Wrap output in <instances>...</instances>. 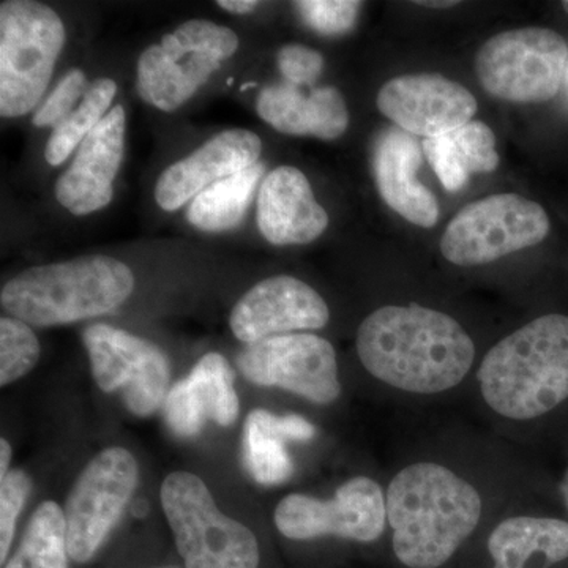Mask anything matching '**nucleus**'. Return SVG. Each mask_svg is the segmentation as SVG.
I'll list each match as a JSON object with an SVG mask.
<instances>
[{
  "instance_id": "obj_33",
  "label": "nucleus",
  "mask_w": 568,
  "mask_h": 568,
  "mask_svg": "<svg viewBox=\"0 0 568 568\" xmlns=\"http://www.w3.org/2000/svg\"><path fill=\"white\" fill-rule=\"evenodd\" d=\"M219 7L223 10L231 11V13L246 14L252 13L260 7V2L256 0H220Z\"/></svg>"
},
{
  "instance_id": "obj_29",
  "label": "nucleus",
  "mask_w": 568,
  "mask_h": 568,
  "mask_svg": "<svg viewBox=\"0 0 568 568\" xmlns=\"http://www.w3.org/2000/svg\"><path fill=\"white\" fill-rule=\"evenodd\" d=\"M294 6L308 28L321 36L335 37L354 28L362 3L349 0H306L295 2Z\"/></svg>"
},
{
  "instance_id": "obj_30",
  "label": "nucleus",
  "mask_w": 568,
  "mask_h": 568,
  "mask_svg": "<svg viewBox=\"0 0 568 568\" xmlns=\"http://www.w3.org/2000/svg\"><path fill=\"white\" fill-rule=\"evenodd\" d=\"M32 491V481L22 470H10L6 477L0 478V562H6L18 517Z\"/></svg>"
},
{
  "instance_id": "obj_15",
  "label": "nucleus",
  "mask_w": 568,
  "mask_h": 568,
  "mask_svg": "<svg viewBox=\"0 0 568 568\" xmlns=\"http://www.w3.org/2000/svg\"><path fill=\"white\" fill-rule=\"evenodd\" d=\"M125 125L121 104L111 108L55 182V197L73 215H89L111 203L112 183L122 163Z\"/></svg>"
},
{
  "instance_id": "obj_9",
  "label": "nucleus",
  "mask_w": 568,
  "mask_h": 568,
  "mask_svg": "<svg viewBox=\"0 0 568 568\" xmlns=\"http://www.w3.org/2000/svg\"><path fill=\"white\" fill-rule=\"evenodd\" d=\"M136 485L138 463L125 448H106L84 467L63 508L71 560L84 564L97 555Z\"/></svg>"
},
{
  "instance_id": "obj_1",
  "label": "nucleus",
  "mask_w": 568,
  "mask_h": 568,
  "mask_svg": "<svg viewBox=\"0 0 568 568\" xmlns=\"http://www.w3.org/2000/svg\"><path fill=\"white\" fill-rule=\"evenodd\" d=\"M355 347L369 375L417 395L457 387L476 358L473 338L458 321L417 304L383 306L366 316Z\"/></svg>"
},
{
  "instance_id": "obj_39",
  "label": "nucleus",
  "mask_w": 568,
  "mask_h": 568,
  "mask_svg": "<svg viewBox=\"0 0 568 568\" xmlns=\"http://www.w3.org/2000/svg\"><path fill=\"white\" fill-rule=\"evenodd\" d=\"M163 568H179V567H163Z\"/></svg>"
},
{
  "instance_id": "obj_12",
  "label": "nucleus",
  "mask_w": 568,
  "mask_h": 568,
  "mask_svg": "<svg viewBox=\"0 0 568 568\" xmlns=\"http://www.w3.org/2000/svg\"><path fill=\"white\" fill-rule=\"evenodd\" d=\"M237 366L256 386L283 388L316 405H331L342 394L334 346L317 335L261 339L239 354Z\"/></svg>"
},
{
  "instance_id": "obj_21",
  "label": "nucleus",
  "mask_w": 568,
  "mask_h": 568,
  "mask_svg": "<svg viewBox=\"0 0 568 568\" xmlns=\"http://www.w3.org/2000/svg\"><path fill=\"white\" fill-rule=\"evenodd\" d=\"M222 62L211 55L183 50L173 32L152 44L138 61L136 89L145 103L171 112L203 88Z\"/></svg>"
},
{
  "instance_id": "obj_26",
  "label": "nucleus",
  "mask_w": 568,
  "mask_h": 568,
  "mask_svg": "<svg viewBox=\"0 0 568 568\" xmlns=\"http://www.w3.org/2000/svg\"><path fill=\"white\" fill-rule=\"evenodd\" d=\"M115 92H118V84L108 78L97 80L89 85L80 108L71 112L61 125L55 126L48 140L44 159L51 166H59L65 162L70 153L80 148L81 142L103 121L104 115L110 112L108 108L111 106Z\"/></svg>"
},
{
  "instance_id": "obj_22",
  "label": "nucleus",
  "mask_w": 568,
  "mask_h": 568,
  "mask_svg": "<svg viewBox=\"0 0 568 568\" xmlns=\"http://www.w3.org/2000/svg\"><path fill=\"white\" fill-rule=\"evenodd\" d=\"M493 568H549L568 559V523L556 518L511 517L493 529Z\"/></svg>"
},
{
  "instance_id": "obj_18",
  "label": "nucleus",
  "mask_w": 568,
  "mask_h": 568,
  "mask_svg": "<svg viewBox=\"0 0 568 568\" xmlns=\"http://www.w3.org/2000/svg\"><path fill=\"white\" fill-rule=\"evenodd\" d=\"M257 226L276 246L315 242L328 226L308 179L293 166H280L264 179L257 201Z\"/></svg>"
},
{
  "instance_id": "obj_10",
  "label": "nucleus",
  "mask_w": 568,
  "mask_h": 568,
  "mask_svg": "<svg viewBox=\"0 0 568 568\" xmlns=\"http://www.w3.org/2000/svg\"><path fill=\"white\" fill-rule=\"evenodd\" d=\"M92 375L106 394L121 392L123 405L138 417L152 416L170 392V362L159 346L106 324L85 328Z\"/></svg>"
},
{
  "instance_id": "obj_25",
  "label": "nucleus",
  "mask_w": 568,
  "mask_h": 568,
  "mask_svg": "<svg viewBox=\"0 0 568 568\" xmlns=\"http://www.w3.org/2000/svg\"><path fill=\"white\" fill-rule=\"evenodd\" d=\"M263 174L264 164L256 163L248 170L212 183L190 203L186 211L189 222L207 233H222L239 226Z\"/></svg>"
},
{
  "instance_id": "obj_20",
  "label": "nucleus",
  "mask_w": 568,
  "mask_h": 568,
  "mask_svg": "<svg viewBox=\"0 0 568 568\" xmlns=\"http://www.w3.org/2000/svg\"><path fill=\"white\" fill-rule=\"evenodd\" d=\"M257 114L280 133L291 136H315L332 141L349 125V111L338 89L332 85L302 91L298 85L265 88L257 97Z\"/></svg>"
},
{
  "instance_id": "obj_19",
  "label": "nucleus",
  "mask_w": 568,
  "mask_h": 568,
  "mask_svg": "<svg viewBox=\"0 0 568 568\" xmlns=\"http://www.w3.org/2000/svg\"><path fill=\"white\" fill-rule=\"evenodd\" d=\"M424 145L414 134L398 126L384 130L373 151V175L377 192L392 211L420 227H433L439 220L435 194L417 181Z\"/></svg>"
},
{
  "instance_id": "obj_23",
  "label": "nucleus",
  "mask_w": 568,
  "mask_h": 568,
  "mask_svg": "<svg viewBox=\"0 0 568 568\" xmlns=\"http://www.w3.org/2000/svg\"><path fill=\"white\" fill-rule=\"evenodd\" d=\"M315 428L304 417H276L256 409L246 417L244 426V459L254 480L263 485H278L293 476V462L286 452L287 439L310 440Z\"/></svg>"
},
{
  "instance_id": "obj_6",
  "label": "nucleus",
  "mask_w": 568,
  "mask_h": 568,
  "mask_svg": "<svg viewBox=\"0 0 568 568\" xmlns=\"http://www.w3.org/2000/svg\"><path fill=\"white\" fill-rule=\"evenodd\" d=\"M162 506L185 568H257L252 530L226 517L200 477L178 470L164 478Z\"/></svg>"
},
{
  "instance_id": "obj_2",
  "label": "nucleus",
  "mask_w": 568,
  "mask_h": 568,
  "mask_svg": "<svg viewBox=\"0 0 568 568\" xmlns=\"http://www.w3.org/2000/svg\"><path fill=\"white\" fill-rule=\"evenodd\" d=\"M386 507L396 559L437 568L477 529L484 504L477 488L448 467L414 463L392 478Z\"/></svg>"
},
{
  "instance_id": "obj_27",
  "label": "nucleus",
  "mask_w": 568,
  "mask_h": 568,
  "mask_svg": "<svg viewBox=\"0 0 568 568\" xmlns=\"http://www.w3.org/2000/svg\"><path fill=\"white\" fill-rule=\"evenodd\" d=\"M18 552L29 568H69L65 514L59 504L47 500L37 507Z\"/></svg>"
},
{
  "instance_id": "obj_31",
  "label": "nucleus",
  "mask_w": 568,
  "mask_h": 568,
  "mask_svg": "<svg viewBox=\"0 0 568 568\" xmlns=\"http://www.w3.org/2000/svg\"><path fill=\"white\" fill-rule=\"evenodd\" d=\"M85 89V74L81 70H70L59 82L54 92L48 97L33 114L36 126H58L73 112L74 103L81 99ZM84 97V95H82Z\"/></svg>"
},
{
  "instance_id": "obj_8",
  "label": "nucleus",
  "mask_w": 568,
  "mask_h": 568,
  "mask_svg": "<svg viewBox=\"0 0 568 568\" xmlns=\"http://www.w3.org/2000/svg\"><path fill=\"white\" fill-rule=\"evenodd\" d=\"M548 233L549 219L540 204L519 194H493L462 209L439 246L448 263L474 267L541 244Z\"/></svg>"
},
{
  "instance_id": "obj_35",
  "label": "nucleus",
  "mask_w": 568,
  "mask_h": 568,
  "mask_svg": "<svg viewBox=\"0 0 568 568\" xmlns=\"http://www.w3.org/2000/svg\"><path fill=\"white\" fill-rule=\"evenodd\" d=\"M418 6L432 7V9H450V7L457 6L458 2H417Z\"/></svg>"
},
{
  "instance_id": "obj_17",
  "label": "nucleus",
  "mask_w": 568,
  "mask_h": 568,
  "mask_svg": "<svg viewBox=\"0 0 568 568\" xmlns=\"http://www.w3.org/2000/svg\"><path fill=\"white\" fill-rule=\"evenodd\" d=\"M234 379L233 368L222 354L201 357L189 377L174 384L164 399V418L174 435L197 436L207 418L222 426L233 425L241 407Z\"/></svg>"
},
{
  "instance_id": "obj_24",
  "label": "nucleus",
  "mask_w": 568,
  "mask_h": 568,
  "mask_svg": "<svg viewBox=\"0 0 568 568\" xmlns=\"http://www.w3.org/2000/svg\"><path fill=\"white\" fill-rule=\"evenodd\" d=\"M429 164L447 192H459L473 174L499 166L496 136L487 123L473 121L443 136L422 142Z\"/></svg>"
},
{
  "instance_id": "obj_32",
  "label": "nucleus",
  "mask_w": 568,
  "mask_h": 568,
  "mask_svg": "<svg viewBox=\"0 0 568 568\" xmlns=\"http://www.w3.org/2000/svg\"><path fill=\"white\" fill-rule=\"evenodd\" d=\"M280 71L286 82L298 85H313L324 70V58L320 52L304 44H287L276 55Z\"/></svg>"
},
{
  "instance_id": "obj_16",
  "label": "nucleus",
  "mask_w": 568,
  "mask_h": 568,
  "mask_svg": "<svg viewBox=\"0 0 568 568\" xmlns=\"http://www.w3.org/2000/svg\"><path fill=\"white\" fill-rule=\"evenodd\" d=\"M263 142L248 130L216 134L192 155L171 164L155 186L156 204L174 212L212 183L248 170L260 160Z\"/></svg>"
},
{
  "instance_id": "obj_36",
  "label": "nucleus",
  "mask_w": 568,
  "mask_h": 568,
  "mask_svg": "<svg viewBox=\"0 0 568 568\" xmlns=\"http://www.w3.org/2000/svg\"><path fill=\"white\" fill-rule=\"evenodd\" d=\"M6 568H29L28 564H26V560L22 559V556L20 552H18L17 556H13V558L10 559V562L7 564Z\"/></svg>"
},
{
  "instance_id": "obj_3",
  "label": "nucleus",
  "mask_w": 568,
  "mask_h": 568,
  "mask_svg": "<svg viewBox=\"0 0 568 568\" xmlns=\"http://www.w3.org/2000/svg\"><path fill=\"white\" fill-rule=\"evenodd\" d=\"M485 403L510 420H532L568 399V316L530 321L500 339L477 373Z\"/></svg>"
},
{
  "instance_id": "obj_13",
  "label": "nucleus",
  "mask_w": 568,
  "mask_h": 568,
  "mask_svg": "<svg viewBox=\"0 0 568 568\" xmlns=\"http://www.w3.org/2000/svg\"><path fill=\"white\" fill-rule=\"evenodd\" d=\"M377 110L414 136H443L473 122L477 100L465 85L443 74H403L387 81L376 99Z\"/></svg>"
},
{
  "instance_id": "obj_28",
  "label": "nucleus",
  "mask_w": 568,
  "mask_h": 568,
  "mask_svg": "<svg viewBox=\"0 0 568 568\" xmlns=\"http://www.w3.org/2000/svg\"><path fill=\"white\" fill-rule=\"evenodd\" d=\"M40 343L31 325L3 316L0 320V384L9 386L28 375L40 358Z\"/></svg>"
},
{
  "instance_id": "obj_5",
  "label": "nucleus",
  "mask_w": 568,
  "mask_h": 568,
  "mask_svg": "<svg viewBox=\"0 0 568 568\" xmlns=\"http://www.w3.org/2000/svg\"><path fill=\"white\" fill-rule=\"evenodd\" d=\"M65 26L31 0L0 6V115L21 118L39 104L65 44Z\"/></svg>"
},
{
  "instance_id": "obj_38",
  "label": "nucleus",
  "mask_w": 568,
  "mask_h": 568,
  "mask_svg": "<svg viewBox=\"0 0 568 568\" xmlns=\"http://www.w3.org/2000/svg\"><path fill=\"white\" fill-rule=\"evenodd\" d=\"M562 6H564V10H566L567 14H568V0H567V2H564Z\"/></svg>"
},
{
  "instance_id": "obj_11",
  "label": "nucleus",
  "mask_w": 568,
  "mask_h": 568,
  "mask_svg": "<svg viewBox=\"0 0 568 568\" xmlns=\"http://www.w3.org/2000/svg\"><path fill=\"white\" fill-rule=\"evenodd\" d=\"M274 519L291 540L335 536L372 544L386 529V496L373 478L358 476L345 481L332 499L298 493L284 497Z\"/></svg>"
},
{
  "instance_id": "obj_34",
  "label": "nucleus",
  "mask_w": 568,
  "mask_h": 568,
  "mask_svg": "<svg viewBox=\"0 0 568 568\" xmlns=\"http://www.w3.org/2000/svg\"><path fill=\"white\" fill-rule=\"evenodd\" d=\"M0 478L9 474V465L11 459V447L7 439L0 440Z\"/></svg>"
},
{
  "instance_id": "obj_7",
  "label": "nucleus",
  "mask_w": 568,
  "mask_h": 568,
  "mask_svg": "<svg viewBox=\"0 0 568 568\" xmlns=\"http://www.w3.org/2000/svg\"><path fill=\"white\" fill-rule=\"evenodd\" d=\"M568 47L551 29L497 33L477 52L476 73L485 91L514 103L555 99L566 78Z\"/></svg>"
},
{
  "instance_id": "obj_4",
  "label": "nucleus",
  "mask_w": 568,
  "mask_h": 568,
  "mask_svg": "<svg viewBox=\"0 0 568 568\" xmlns=\"http://www.w3.org/2000/svg\"><path fill=\"white\" fill-rule=\"evenodd\" d=\"M133 291L129 265L110 256H88L21 272L3 284L0 305L22 323L52 327L108 315Z\"/></svg>"
},
{
  "instance_id": "obj_37",
  "label": "nucleus",
  "mask_w": 568,
  "mask_h": 568,
  "mask_svg": "<svg viewBox=\"0 0 568 568\" xmlns=\"http://www.w3.org/2000/svg\"><path fill=\"white\" fill-rule=\"evenodd\" d=\"M560 495H562L564 503H566V507L568 508V469L566 476L562 478V484H560Z\"/></svg>"
},
{
  "instance_id": "obj_14",
  "label": "nucleus",
  "mask_w": 568,
  "mask_h": 568,
  "mask_svg": "<svg viewBox=\"0 0 568 568\" xmlns=\"http://www.w3.org/2000/svg\"><path fill=\"white\" fill-rule=\"evenodd\" d=\"M328 320L327 304L310 284L276 275L257 283L235 304L230 325L237 339L248 346L291 332L320 331Z\"/></svg>"
}]
</instances>
